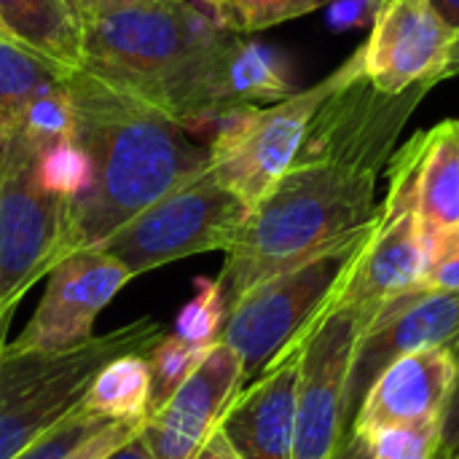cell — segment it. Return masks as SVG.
I'll return each mask as SVG.
<instances>
[{"label": "cell", "instance_id": "cell-21", "mask_svg": "<svg viewBox=\"0 0 459 459\" xmlns=\"http://www.w3.org/2000/svg\"><path fill=\"white\" fill-rule=\"evenodd\" d=\"M290 94L285 62L266 46L239 35L226 65V108L272 105Z\"/></svg>", "mask_w": 459, "mask_h": 459}, {"label": "cell", "instance_id": "cell-16", "mask_svg": "<svg viewBox=\"0 0 459 459\" xmlns=\"http://www.w3.org/2000/svg\"><path fill=\"white\" fill-rule=\"evenodd\" d=\"M457 368L449 350H422L390 363L368 387L350 433L368 436L395 425H417L449 414Z\"/></svg>", "mask_w": 459, "mask_h": 459}, {"label": "cell", "instance_id": "cell-13", "mask_svg": "<svg viewBox=\"0 0 459 459\" xmlns=\"http://www.w3.org/2000/svg\"><path fill=\"white\" fill-rule=\"evenodd\" d=\"M425 269L428 234L420 226L414 202L403 188L390 186L371 237L350 264L331 301L352 307L368 325L390 299L425 285Z\"/></svg>", "mask_w": 459, "mask_h": 459}, {"label": "cell", "instance_id": "cell-5", "mask_svg": "<svg viewBox=\"0 0 459 459\" xmlns=\"http://www.w3.org/2000/svg\"><path fill=\"white\" fill-rule=\"evenodd\" d=\"M374 223L377 218L307 264L258 282L226 312L221 342L242 363V387L301 347L371 237Z\"/></svg>", "mask_w": 459, "mask_h": 459}, {"label": "cell", "instance_id": "cell-35", "mask_svg": "<svg viewBox=\"0 0 459 459\" xmlns=\"http://www.w3.org/2000/svg\"><path fill=\"white\" fill-rule=\"evenodd\" d=\"M430 3L455 30H459V0H430Z\"/></svg>", "mask_w": 459, "mask_h": 459}, {"label": "cell", "instance_id": "cell-22", "mask_svg": "<svg viewBox=\"0 0 459 459\" xmlns=\"http://www.w3.org/2000/svg\"><path fill=\"white\" fill-rule=\"evenodd\" d=\"M148 393H151V374L145 355H121L102 366L94 377L83 409L126 422H145L148 417Z\"/></svg>", "mask_w": 459, "mask_h": 459}, {"label": "cell", "instance_id": "cell-12", "mask_svg": "<svg viewBox=\"0 0 459 459\" xmlns=\"http://www.w3.org/2000/svg\"><path fill=\"white\" fill-rule=\"evenodd\" d=\"M129 280L134 277L126 266L100 247L70 253L48 272L35 315L5 347L11 352H65L86 344L100 312Z\"/></svg>", "mask_w": 459, "mask_h": 459}, {"label": "cell", "instance_id": "cell-38", "mask_svg": "<svg viewBox=\"0 0 459 459\" xmlns=\"http://www.w3.org/2000/svg\"><path fill=\"white\" fill-rule=\"evenodd\" d=\"M449 355H452V360H455V368H457V385H459V336L452 342V347H449Z\"/></svg>", "mask_w": 459, "mask_h": 459}, {"label": "cell", "instance_id": "cell-25", "mask_svg": "<svg viewBox=\"0 0 459 459\" xmlns=\"http://www.w3.org/2000/svg\"><path fill=\"white\" fill-rule=\"evenodd\" d=\"M363 438L368 459H441L446 452V417L385 428Z\"/></svg>", "mask_w": 459, "mask_h": 459}, {"label": "cell", "instance_id": "cell-7", "mask_svg": "<svg viewBox=\"0 0 459 459\" xmlns=\"http://www.w3.org/2000/svg\"><path fill=\"white\" fill-rule=\"evenodd\" d=\"M339 81V67L304 91H290L272 105L229 108L194 132L207 134L210 167L250 207L296 161L309 121Z\"/></svg>", "mask_w": 459, "mask_h": 459}, {"label": "cell", "instance_id": "cell-3", "mask_svg": "<svg viewBox=\"0 0 459 459\" xmlns=\"http://www.w3.org/2000/svg\"><path fill=\"white\" fill-rule=\"evenodd\" d=\"M379 175L331 161L296 159L250 207L221 274L226 312L258 282L307 264L379 215Z\"/></svg>", "mask_w": 459, "mask_h": 459}, {"label": "cell", "instance_id": "cell-20", "mask_svg": "<svg viewBox=\"0 0 459 459\" xmlns=\"http://www.w3.org/2000/svg\"><path fill=\"white\" fill-rule=\"evenodd\" d=\"M73 73L32 51L0 27V134L19 126L27 105Z\"/></svg>", "mask_w": 459, "mask_h": 459}, {"label": "cell", "instance_id": "cell-39", "mask_svg": "<svg viewBox=\"0 0 459 459\" xmlns=\"http://www.w3.org/2000/svg\"><path fill=\"white\" fill-rule=\"evenodd\" d=\"M441 459H459V455H455V452H444V457Z\"/></svg>", "mask_w": 459, "mask_h": 459}, {"label": "cell", "instance_id": "cell-28", "mask_svg": "<svg viewBox=\"0 0 459 459\" xmlns=\"http://www.w3.org/2000/svg\"><path fill=\"white\" fill-rule=\"evenodd\" d=\"M35 175H38V183L48 194L62 196V199H75L81 191H86V186L91 180L89 159L73 137L59 140L51 148H46L38 156Z\"/></svg>", "mask_w": 459, "mask_h": 459}, {"label": "cell", "instance_id": "cell-14", "mask_svg": "<svg viewBox=\"0 0 459 459\" xmlns=\"http://www.w3.org/2000/svg\"><path fill=\"white\" fill-rule=\"evenodd\" d=\"M457 30L430 0H387L360 46L363 75L387 94L417 83L438 86Z\"/></svg>", "mask_w": 459, "mask_h": 459}, {"label": "cell", "instance_id": "cell-9", "mask_svg": "<svg viewBox=\"0 0 459 459\" xmlns=\"http://www.w3.org/2000/svg\"><path fill=\"white\" fill-rule=\"evenodd\" d=\"M433 83L401 94L377 89L363 75L360 48L339 65V81L309 121L296 159H331L382 175L398 151V137Z\"/></svg>", "mask_w": 459, "mask_h": 459}, {"label": "cell", "instance_id": "cell-1", "mask_svg": "<svg viewBox=\"0 0 459 459\" xmlns=\"http://www.w3.org/2000/svg\"><path fill=\"white\" fill-rule=\"evenodd\" d=\"M73 140L89 159L86 191L67 199L59 261L108 242L167 191L210 164L207 148L159 108L113 89L97 75H70ZM56 261V264H59Z\"/></svg>", "mask_w": 459, "mask_h": 459}, {"label": "cell", "instance_id": "cell-17", "mask_svg": "<svg viewBox=\"0 0 459 459\" xmlns=\"http://www.w3.org/2000/svg\"><path fill=\"white\" fill-rule=\"evenodd\" d=\"M299 350L245 385L218 422L239 459H293Z\"/></svg>", "mask_w": 459, "mask_h": 459}, {"label": "cell", "instance_id": "cell-29", "mask_svg": "<svg viewBox=\"0 0 459 459\" xmlns=\"http://www.w3.org/2000/svg\"><path fill=\"white\" fill-rule=\"evenodd\" d=\"M425 285L459 296V226L428 237Z\"/></svg>", "mask_w": 459, "mask_h": 459}, {"label": "cell", "instance_id": "cell-32", "mask_svg": "<svg viewBox=\"0 0 459 459\" xmlns=\"http://www.w3.org/2000/svg\"><path fill=\"white\" fill-rule=\"evenodd\" d=\"M194 459H239V457H237V452L229 446V441L221 436V430H215V433L204 441V446L194 455Z\"/></svg>", "mask_w": 459, "mask_h": 459}, {"label": "cell", "instance_id": "cell-27", "mask_svg": "<svg viewBox=\"0 0 459 459\" xmlns=\"http://www.w3.org/2000/svg\"><path fill=\"white\" fill-rule=\"evenodd\" d=\"M323 3L325 0H223L221 24L231 32L250 35L307 16Z\"/></svg>", "mask_w": 459, "mask_h": 459}, {"label": "cell", "instance_id": "cell-15", "mask_svg": "<svg viewBox=\"0 0 459 459\" xmlns=\"http://www.w3.org/2000/svg\"><path fill=\"white\" fill-rule=\"evenodd\" d=\"M242 390V363L237 352L218 342L183 387L151 414L140 436L153 459H194L218 430L221 417Z\"/></svg>", "mask_w": 459, "mask_h": 459}, {"label": "cell", "instance_id": "cell-2", "mask_svg": "<svg viewBox=\"0 0 459 459\" xmlns=\"http://www.w3.org/2000/svg\"><path fill=\"white\" fill-rule=\"evenodd\" d=\"M239 32L188 0H129L83 13V70L194 132L226 108Z\"/></svg>", "mask_w": 459, "mask_h": 459}, {"label": "cell", "instance_id": "cell-4", "mask_svg": "<svg viewBox=\"0 0 459 459\" xmlns=\"http://www.w3.org/2000/svg\"><path fill=\"white\" fill-rule=\"evenodd\" d=\"M161 336V323L140 317L65 352H11L3 347L0 459L19 457L78 411L102 366L121 355H148Z\"/></svg>", "mask_w": 459, "mask_h": 459}, {"label": "cell", "instance_id": "cell-18", "mask_svg": "<svg viewBox=\"0 0 459 459\" xmlns=\"http://www.w3.org/2000/svg\"><path fill=\"white\" fill-rule=\"evenodd\" d=\"M387 175H398L409 186L428 237L459 226V118L414 134L393 153Z\"/></svg>", "mask_w": 459, "mask_h": 459}, {"label": "cell", "instance_id": "cell-33", "mask_svg": "<svg viewBox=\"0 0 459 459\" xmlns=\"http://www.w3.org/2000/svg\"><path fill=\"white\" fill-rule=\"evenodd\" d=\"M328 459H368V449H366V438L358 433H347L339 446L333 449V455Z\"/></svg>", "mask_w": 459, "mask_h": 459}, {"label": "cell", "instance_id": "cell-36", "mask_svg": "<svg viewBox=\"0 0 459 459\" xmlns=\"http://www.w3.org/2000/svg\"><path fill=\"white\" fill-rule=\"evenodd\" d=\"M452 75H459V30L457 35H455V46H452V51H449V62H446V67H444V81L452 78Z\"/></svg>", "mask_w": 459, "mask_h": 459}, {"label": "cell", "instance_id": "cell-26", "mask_svg": "<svg viewBox=\"0 0 459 459\" xmlns=\"http://www.w3.org/2000/svg\"><path fill=\"white\" fill-rule=\"evenodd\" d=\"M194 288L196 293L175 317L172 333L199 347H215L221 342V331L226 323V304L221 296V285L218 280L196 277Z\"/></svg>", "mask_w": 459, "mask_h": 459}, {"label": "cell", "instance_id": "cell-31", "mask_svg": "<svg viewBox=\"0 0 459 459\" xmlns=\"http://www.w3.org/2000/svg\"><path fill=\"white\" fill-rule=\"evenodd\" d=\"M140 428H143V422H121V425L113 428L110 433H105V436L89 441L86 446H81L78 452H73L70 457L65 459H105L108 455H113L118 446H124L129 438H134V436L140 433Z\"/></svg>", "mask_w": 459, "mask_h": 459}, {"label": "cell", "instance_id": "cell-8", "mask_svg": "<svg viewBox=\"0 0 459 459\" xmlns=\"http://www.w3.org/2000/svg\"><path fill=\"white\" fill-rule=\"evenodd\" d=\"M40 151L19 129L0 134V339L30 288L59 261L67 199L38 183Z\"/></svg>", "mask_w": 459, "mask_h": 459}, {"label": "cell", "instance_id": "cell-34", "mask_svg": "<svg viewBox=\"0 0 459 459\" xmlns=\"http://www.w3.org/2000/svg\"><path fill=\"white\" fill-rule=\"evenodd\" d=\"M105 459H153V457H151V452H148V446H145L143 436L137 433L134 438H129L124 446H118L113 455H108Z\"/></svg>", "mask_w": 459, "mask_h": 459}, {"label": "cell", "instance_id": "cell-23", "mask_svg": "<svg viewBox=\"0 0 459 459\" xmlns=\"http://www.w3.org/2000/svg\"><path fill=\"white\" fill-rule=\"evenodd\" d=\"M212 347H199L191 344L175 333H164L151 352L145 355L148 360V374H151V393H148V417L156 414L180 387L183 382L202 366ZM145 417V420H148Z\"/></svg>", "mask_w": 459, "mask_h": 459}, {"label": "cell", "instance_id": "cell-24", "mask_svg": "<svg viewBox=\"0 0 459 459\" xmlns=\"http://www.w3.org/2000/svg\"><path fill=\"white\" fill-rule=\"evenodd\" d=\"M73 126H75V110H73L70 78H67L65 83H56L43 94H38L27 105L16 129L24 134L30 145H35L43 153L59 140H70Z\"/></svg>", "mask_w": 459, "mask_h": 459}, {"label": "cell", "instance_id": "cell-30", "mask_svg": "<svg viewBox=\"0 0 459 459\" xmlns=\"http://www.w3.org/2000/svg\"><path fill=\"white\" fill-rule=\"evenodd\" d=\"M387 0H328V27L333 32H350L371 27Z\"/></svg>", "mask_w": 459, "mask_h": 459}, {"label": "cell", "instance_id": "cell-11", "mask_svg": "<svg viewBox=\"0 0 459 459\" xmlns=\"http://www.w3.org/2000/svg\"><path fill=\"white\" fill-rule=\"evenodd\" d=\"M459 336V296L420 285L390 299L358 333L352 347L347 393H344V436L379 374L403 355L422 350H449Z\"/></svg>", "mask_w": 459, "mask_h": 459}, {"label": "cell", "instance_id": "cell-6", "mask_svg": "<svg viewBox=\"0 0 459 459\" xmlns=\"http://www.w3.org/2000/svg\"><path fill=\"white\" fill-rule=\"evenodd\" d=\"M247 212L250 204L207 164L118 229L100 250L140 277L199 253H226Z\"/></svg>", "mask_w": 459, "mask_h": 459}, {"label": "cell", "instance_id": "cell-10", "mask_svg": "<svg viewBox=\"0 0 459 459\" xmlns=\"http://www.w3.org/2000/svg\"><path fill=\"white\" fill-rule=\"evenodd\" d=\"M366 328L352 307L328 304L301 342L293 459H328L344 438V393L358 333Z\"/></svg>", "mask_w": 459, "mask_h": 459}, {"label": "cell", "instance_id": "cell-19", "mask_svg": "<svg viewBox=\"0 0 459 459\" xmlns=\"http://www.w3.org/2000/svg\"><path fill=\"white\" fill-rule=\"evenodd\" d=\"M0 27L56 62L83 70V16L78 0H0Z\"/></svg>", "mask_w": 459, "mask_h": 459}, {"label": "cell", "instance_id": "cell-37", "mask_svg": "<svg viewBox=\"0 0 459 459\" xmlns=\"http://www.w3.org/2000/svg\"><path fill=\"white\" fill-rule=\"evenodd\" d=\"M116 3H129V0H78L81 5V16L94 11V8H105V5H116Z\"/></svg>", "mask_w": 459, "mask_h": 459}]
</instances>
